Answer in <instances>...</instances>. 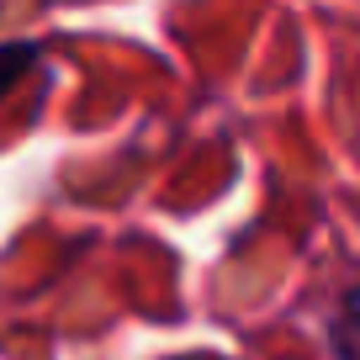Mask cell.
Instances as JSON below:
<instances>
[{
	"label": "cell",
	"instance_id": "cell-2",
	"mask_svg": "<svg viewBox=\"0 0 360 360\" xmlns=\"http://www.w3.org/2000/svg\"><path fill=\"white\" fill-rule=\"evenodd\" d=\"M349 318H355V292L339 297V318H334V345H339V360H355V355H349V328H355Z\"/></svg>",
	"mask_w": 360,
	"mask_h": 360
},
{
	"label": "cell",
	"instance_id": "cell-1",
	"mask_svg": "<svg viewBox=\"0 0 360 360\" xmlns=\"http://www.w3.org/2000/svg\"><path fill=\"white\" fill-rule=\"evenodd\" d=\"M37 64V48L32 43H0V101H6V90Z\"/></svg>",
	"mask_w": 360,
	"mask_h": 360
}]
</instances>
